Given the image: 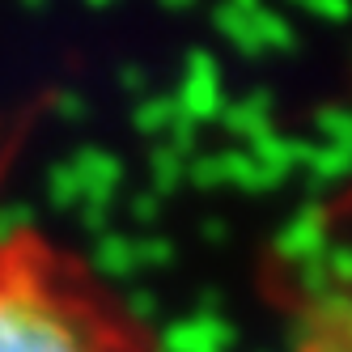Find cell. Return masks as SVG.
I'll return each instance as SVG.
<instances>
[{
  "mask_svg": "<svg viewBox=\"0 0 352 352\" xmlns=\"http://www.w3.org/2000/svg\"><path fill=\"white\" fill-rule=\"evenodd\" d=\"M0 352H157V344L81 255L38 230H0Z\"/></svg>",
  "mask_w": 352,
  "mask_h": 352,
  "instance_id": "1",
  "label": "cell"
}]
</instances>
